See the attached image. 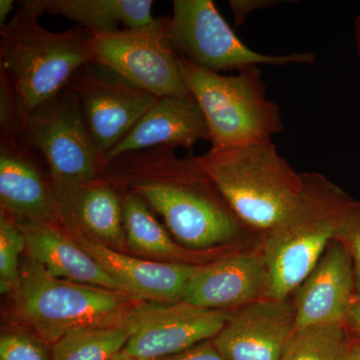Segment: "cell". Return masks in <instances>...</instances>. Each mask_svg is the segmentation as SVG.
Instances as JSON below:
<instances>
[{
  "label": "cell",
  "mask_w": 360,
  "mask_h": 360,
  "mask_svg": "<svg viewBox=\"0 0 360 360\" xmlns=\"http://www.w3.org/2000/svg\"><path fill=\"white\" fill-rule=\"evenodd\" d=\"M101 179L139 194L188 250L210 252L238 238L240 222L193 153L180 158L167 146L124 153Z\"/></svg>",
  "instance_id": "6da1fadb"
},
{
  "label": "cell",
  "mask_w": 360,
  "mask_h": 360,
  "mask_svg": "<svg viewBox=\"0 0 360 360\" xmlns=\"http://www.w3.org/2000/svg\"><path fill=\"white\" fill-rule=\"evenodd\" d=\"M39 16L32 0H25L0 27V135L18 137L28 116L90 63L89 30L51 32Z\"/></svg>",
  "instance_id": "7a4b0ae2"
},
{
  "label": "cell",
  "mask_w": 360,
  "mask_h": 360,
  "mask_svg": "<svg viewBox=\"0 0 360 360\" xmlns=\"http://www.w3.org/2000/svg\"><path fill=\"white\" fill-rule=\"evenodd\" d=\"M302 193L290 212L264 232L267 271L265 297L290 298L335 240L354 200L319 172H302Z\"/></svg>",
  "instance_id": "3957f363"
},
{
  "label": "cell",
  "mask_w": 360,
  "mask_h": 360,
  "mask_svg": "<svg viewBox=\"0 0 360 360\" xmlns=\"http://www.w3.org/2000/svg\"><path fill=\"white\" fill-rule=\"evenodd\" d=\"M11 295L13 321L51 345L70 331L129 321L151 302L56 278L27 255L21 264L20 285Z\"/></svg>",
  "instance_id": "277c9868"
},
{
  "label": "cell",
  "mask_w": 360,
  "mask_h": 360,
  "mask_svg": "<svg viewBox=\"0 0 360 360\" xmlns=\"http://www.w3.org/2000/svg\"><path fill=\"white\" fill-rule=\"evenodd\" d=\"M195 160L239 222L262 233L290 212L304 186L302 172H295L272 141L210 148Z\"/></svg>",
  "instance_id": "5b68a950"
},
{
  "label": "cell",
  "mask_w": 360,
  "mask_h": 360,
  "mask_svg": "<svg viewBox=\"0 0 360 360\" xmlns=\"http://www.w3.org/2000/svg\"><path fill=\"white\" fill-rule=\"evenodd\" d=\"M179 66L187 90L205 115L212 148L264 143L283 131L281 108L265 96L259 66L224 75L181 56Z\"/></svg>",
  "instance_id": "8992f818"
},
{
  "label": "cell",
  "mask_w": 360,
  "mask_h": 360,
  "mask_svg": "<svg viewBox=\"0 0 360 360\" xmlns=\"http://www.w3.org/2000/svg\"><path fill=\"white\" fill-rule=\"evenodd\" d=\"M18 139L44 158L56 198L101 179L108 165L90 136L77 96L66 89L28 116Z\"/></svg>",
  "instance_id": "52a82bcc"
},
{
  "label": "cell",
  "mask_w": 360,
  "mask_h": 360,
  "mask_svg": "<svg viewBox=\"0 0 360 360\" xmlns=\"http://www.w3.org/2000/svg\"><path fill=\"white\" fill-rule=\"evenodd\" d=\"M169 25L170 18H158L141 27L90 32V63L108 68L158 98L191 96L170 40Z\"/></svg>",
  "instance_id": "ba28073f"
},
{
  "label": "cell",
  "mask_w": 360,
  "mask_h": 360,
  "mask_svg": "<svg viewBox=\"0 0 360 360\" xmlns=\"http://www.w3.org/2000/svg\"><path fill=\"white\" fill-rule=\"evenodd\" d=\"M169 37L181 58L207 70L221 72L251 66L315 63L312 52L269 56L241 41L212 0H174Z\"/></svg>",
  "instance_id": "9c48e42d"
},
{
  "label": "cell",
  "mask_w": 360,
  "mask_h": 360,
  "mask_svg": "<svg viewBox=\"0 0 360 360\" xmlns=\"http://www.w3.org/2000/svg\"><path fill=\"white\" fill-rule=\"evenodd\" d=\"M65 89L77 96L90 136L105 155L158 99L92 63L82 66Z\"/></svg>",
  "instance_id": "30bf717a"
},
{
  "label": "cell",
  "mask_w": 360,
  "mask_h": 360,
  "mask_svg": "<svg viewBox=\"0 0 360 360\" xmlns=\"http://www.w3.org/2000/svg\"><path fill=\"white\" fill-rule=\"evenodd\" d=\"M295 326L290 298L264 297L232 310L212 341L226 360H281Z\"/></svg>",
  "instance_id": "8fae6325"
},
{
  "label": "cell",
  "mask_w": 360,
  "mask_h": 360,
  "mask_svg": "<svg viewBox=\"0 0 360 360\" xmlns=\"http://www.w3.org/2000/svg\"><path fill=\"white\" fill-rule=\"evenodd\" d=\"M232 310L201 309L179 302L148 315L120 354L129 360H155L213 340Z\"/></svg>",
  "instance_id": "7c38bea8"
},
{
  "label": "cell",
  "mask_w": 360,
  "mask_h": 360,
  "mask_svg": "<svg viewBox=\"0 0 360 360\" xmlns=\"http://www.w3.org/2000/svg\"><path fill=\"white\" fill-rule=\"evenodd\" d=\"M41 161L18 137L0 136V205L13 219L59 224L53 181Z\"/></svg>",
  "instance_id": "4fadbf2b"
},
{
  "label": "cell",
  "mask_w": 360,
  "mask_h": 360,
  "mask_svg": "<svg viewBox=\"0 0 360 360\" xmlns=\"http://www.w3.org/2000/svg\"><path fill=\"white\" fill-rule=\"evenodd\" d=\"M63 227L129 295L146 302L162 304L181 302L187 283L201 265L167 264L132 257L103 245L77 229Z\"/></svg>",
  "instance_id": "5bb4252c"
},
{
  "label": "cell",
  "mask_w": 360,
  "mask_h": 360,
  "mask_svg": "<svg viewBox=\"0 0 360 360\" xmlns=\"http://www.w3.org/2000/svg\"><path fill=\"white\" fill-rule=\"evenodd\" d=\"M264 255L243 252L201 264L187 283L181 302L213 310H233L265 297Z\"/></svg>",
  "instance_id": "9a60e30c"
},
{
  "label": "cell",
  "mask_w": 360,
  "mask_h": 360,
  "mask_svg": "<svg viewBox=\"0 0 360 360\" xmlns=\"http://www.w3.org/2000/svg\"><path fill=\"white\" fill-rule=\"evenodd\" d=\"M295 293V329L345 324L355 300V278L345 245L335 239Z\"/></svg>",
  "instance_id": "2e32d148"
},
{
  "label": "cell",
  "mask_w": 360,
  "mask_h": 360,
  "mask_svg": "<svg viewBox=\"0 0 360 360\" xmlns=\"http://www.w3.org/2000/svg\"><path fill=\"white\" fill-rule=\"evenodd\" d=\"M210 141L205 115L191 96L160 97L129 134L106 153L110 161L124 153L167 146L193 149Z\"/></svg>",
  "instance_id": "e0dca14e"
},
{
  "label": "cell",
  "mask_w": 360,
  "mask_h": 360,
  "mask_svg": "<svg viewBox=\"0 0 360 360\" xmlns=\"http://www.w3.org/2000/svg\"><path fill=\"white\" fill-rule=\"evenodd\" d=\"M13 219L25 234L26 255L39 262L51 276L70 283L127 293L122 284L82 250L60 224Z\"/></svg>",
  "instance_id": "ac0fdd59"
},
{
  "label": "cell",
  "mask_w": 360,
  "mask_h": 360,
  "mask_svg": "<svg viewBox=\"0 0 360 360\" xmlns=\"http://www.w3.org/2000/svg\"><path fill=\"white\" fill-rule=\"evenodd\" d=\"M59 224L84 232L103 245L122 251L127 246L122 195L110 182L94 180L58 196Z\"/></svg>",
  "instance_id": "d6986e66"
},
{
  "label": "cell",
  "mask_w": 360,
  "mask_h": 360,
  "mask_svg": "<svg viewBox=\"0 0 360 360\" xmlns=\"http://www.w3.org/2000/svg\"><path fill=\"white\" fill-rule=\"evenodd\" d=\"M122 195L123 225L127 248L141 257L167 264H205L212 252H200L175 243L158 221L148 203L139 194L120 191Z\"/></svg>",
  "instance_id": "ffe728a7"
},
{
  "label": "cell",
  "mask_w": 360,
  "mask_h": 360,
  "mask_svg": "<svg viewBox=\"0 0 360 360\" xmlns=\"http://www.w3.org/2000/svg\"><path fill=\"white\" fill-rule=\"evenodd\" d=\"M40 15H60L92 33L137 28L155 20L151 0H32Z\"/></svg>",
  "instance_id": "44dd1931"
},
{
  "label": "cell",
  "mask_w": 360,
  "mask_h": 360,
  "mask_svg": "<svg viewBox=\"0 0 360 360\" xmlns=\"http://www.w3.org/2000/svg\"><path fill=\"white\" fill-rule=\"evenodd\" d=\"M162 303L150 302L129 321L70 331L51 345L52 360H111L122 352L148 315Z\"/></svg>",
  "instance_id": "7402d4cb"
},
{
  "label": "cell",
  "mask_w": 360,
  "mask_h": 360,
  "mask_svg": "<svg viewBox=\"0 0 360 360\" xmlns=\"http://www.w3.org/2000/svg\"><path fill=\"white\" fill-rule=\"evenodd\" d=\"M349 341L345 324H321L291 333L281 360H345Z\"/></svg>",
  "instance_id": "603a6c76"
},
{
  "label": "cell",
  "mask_w": 360,
  "mask_h": 360,
  "mask_svg": "<svg viewBox=\"0 0 360 360\" xmlns=\"http://www.w3.org/2000/svg\"><path fill=\"white\" fill-rule=\"evenodd\" d=\"M26 250L25 236L15 221L4 210L0 212V290L13 293L20 283V255Z\"/></svg>",
  "instance_id": "cb8c5ba5"
},
{
  "label": "cell",
  "mask_w": 360,
  "mask_h": 360,
  "mask_svg": "<svg viewBox=\"0 0 360 360\" xmlns=\"http://www.w3.org/2000/svg\"><path fill=\"white\" fill-rule=\"evenodd\" d=\"M0 360H52L51 345L25 328L0 335Z\"/></svg>",
  "instance_id": "d4e9b609"
},
{
  "label": "cell",
  "mask_w": 360,
  "mask_h": 360,
  "mask_svg": "<svg viewBox=\"0 0 360 360\" xmlns=\"http://www.w3.org/2000/svg\"><path fill=\"white\" fill-rule=\"evenodd\" d=\"M336 240L347 248L354 264L355 298L360 300V201L354 200L345 210Z\"/></svg>",
  "instance_id": "484cf974"
},
{
  "label": "cell",
  "mask_w": 360,
  "mask_h": 360,
  "mask_svg": "<svg viewBox=\"0 0 360 360\" xmlns=\"http://www.w3.org/2000/svg\"><path fill=\"white\" fill-rule=\"evenodd\" d=\"M155 360H226L215 347L212 340L203 341L194 347Z\"/></svg>",
  "instance_id": "4316f807"
},
{
  "label": "cell",
  "mask_w": 360,
  "mask_h": 360,
  "mask_svg": "<svg viewBox=\"0 0 360 360\" xmlns=\"http://www.w3.org/2000/svg\"><path fill=\"white\" fill-rule=\"evenodd\" d=\"M276 1H272V0H231L229 1V6H231L232 13H233L234 25L236 26L243 25L245 18L252 11L276 6Z\"/></svg>",
  "instance_id": "83f0119b"
},
{
  "label": "cell",
  "mask_w": 360,
  "mask_h": 360,
  "mask_svg": "<svg viewBox=\"0 0 360 360\" xmlns=\"http://www.w3.org/2000/svg\"><path fill=\"white\" fill-rule=\"evenodd\" d=\"M348 333L360 338V300L355 298L345 321Z\"/></svg>",
  "instance_id": "f1b7e54d"
},
{
  "label": "cell",
  "mask_w": 360,
  "mask_h": 360,
  "mask_svg": "<svg viewBox=\"0 0 360 360\" xmlns=\"http://www.w3.org/2000/svg\"><path fill=\"white\" fill-rule=\"evenodd\" d=\"M345 360H360V338L350 335L348 341L347 359Z\"/></svg>",
  "instance_id": "f546056e"
},
{
  "label": "cell",
  "mask_w": 360,
  "mask_h": 360,
  "mask_svg": "<svg viewBox=\"0 0 360 360\" xmlns=\"http://www.w3.org/2000/svg\"><path fill=\"white\" fill-rule=\"evenodd\" d=\"M13 0H0V27H4L7 23V16L13 9Z\"/></svg>",
  "instance_id": "4dcf8cb0"
},
{
  "label": "cell",
  "mask_w": 360,
  "mask_h": 360,
  "mask_svg": "<svg viewBox=\"0 0 360 360\" xmlns=\"http://www.w3.org/2000/svg\"><path fill=\"white\" fill-rule=\"evenodd\" d=\"M355 39H356L357 51L360 56V14L355 22Z\"/></svg>",
  "instance_id": "1f68e13d"
},
{
  "label": "cell",
  "mask_w": 360,
  "mask_h": 360,
  "mask_svg": "<svg viewBox=\"0 0 360 360\" xmlns=\"http://www.w3.org/2000/svg\"><path fill=\"white\" fill-rule=\"evenodd\" d=\"M111 360H129V359H127V357L123 356V355L122 354H120L118 355H116L115 359H112Z\"/></svg>",
  "instance_id": "d6a6232c"
}]
</instances>
